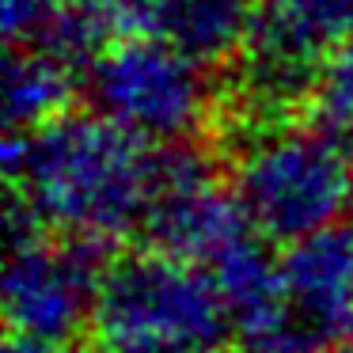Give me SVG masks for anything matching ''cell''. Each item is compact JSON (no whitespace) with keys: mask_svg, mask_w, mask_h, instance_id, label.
Returning a JSON list of instances; mask_svg holds the SVG:
<instances>
[{"mask_svg":"<svg viewBox=\"0 0 353 353\" xmlns=\"http://www.w3.org/2000/svg\"><path fill=\"white\" fill-rule=\"evenodd\" d=\"M152 148L99 114H77L4 137L12 201L50 236L114 239L141 232L152 194Z\"/></svg>","mask_w":353,"mask_h":353,"instance_id":"1","label":"cell"},{"mask_svg":"<svg viewBox=\"0 0 353 353\" xmlns=\"http://www.w3.org/2000/svg\"><path fill=\"white\" fill-rule=\"evenodd\" d=\"M259 19V0H171L156 39L175 46L198 69H236Z\"/></svg>","mask_w":353,"mask_h":353,"instance_id":"9","label":"cell"},{"mask_svg":"<svg viewBox=\"0 0 353 353\" xmlns=\"http://www.w3.org/2000/svg\"><path fill=\"white\" fill-rule=\"evenodd\" d=\"M251 232L205 145L179 141L152 148V194L141 224L148 251L209 266Z\"/></svg>","mask_w":353,"mask_h":353,"instance_id":"6","label":"cell"},{"mask_svg":"<svg viewBox=\"0 0 353 353\" xmlns=\"http://www.w3.org/2000/svg\"><path fill=\"white\" fill-rule=\"evenodd\" d=\"M46 4H72V0H46Z\"/></svg>","mask_w":353,"mask_h":353,"instance_id":"15","label":"cell"},{"mask_svg":"<svg viewBox=\"0 0 353 353\" xmlns=\"http://www.w3.org/2000/svg\"><path fill=\"white\" fill-rule=\"evenodd\" d=\"M281 277L307 350L353 342V216L285 247Z\"/></svg>","mask_w":353,"mask_h":353,"instance_id":"7","label":"cell"},{"mask_svg":"<svg viewBox=\"0 0 353 353\" xmlns=\"http://www.w3.org/2000/svg\"><path fill=\"white\" fill-rule=\"evenodd\" d=\"M330 353H353V342H345V345H338V350H330Z\"/></svg>","mask_w":353,"mask_h":353,"instance_id":"14","label":"cell"},{"mask_svg":"<svg viewBox=\"0 0 353 353\" xmlns=\"http://www.w3.org/2000/svg\"><path fill=\"white\" fill-rule=\"evenodd\" d=\"M110 247L95 239L31 236L12 243L4 274V323L8 334L46 345L92 342L95 300L110 266Z\"/></svg>","mask_w":353,"mask_h":353,"instance_id":"5","label":"cell"},{"mask_svg":"<svg viewBox=\"0 0 353 353\" xmlns=\"http://www.w3.org/2000/svg\"><path fill=\"white\" fill-rule=\"evenodd\" d=\"M92 342L99 353H228L236 334L205 266L141 247L110 259Z\"/></svg>","mask_w":353,"mask_h":353,"instance_id":"2","label":"cell"},{"mask_svg":"<svg viewBox=\"0 0 353 353\" xmlns=\"http://www.w3.org/2000/svg\"><path fill=\"white\" fill-rule=\"evenodd\" d=\"M4 353H80V350H72V345H46V342H31V338L8 334Z\"/></svg>","mask_w":353,"mask_h":353,"instance_id":"13","label":"cell"},{"mask_svg":"<svg viewBox=\"0 0 353 353\" xmlns=\"http://www.w3.org/2000/svg\"><path fill=\"white\" fill-rule=\"evenodd\" d=\"M232 194L266 243L292 247L353 216V160L319 130H270L236 156Z\"/></svg>","mask_w":353,"mask_h":353,"instance_id":"3","label":"cell"},{"mask_svg":"<svg viewBox=\"0 0 353 353\" xmlns=\"http://www.w3.org/2000/svg\"><path fill=\"white\" fill-rule=\"evenodd\" d=\"M92 114L114 122L145 145L194 141L213 110V84L205 69L183 57L156 34H130L110 42L88 69Z\"/></svg>","mask_w":353,"mask_h":353,"instance_id":"4","label":"cell"},{"mask_svg":"<svg viewBox=\"0 0 353 353\" xmlns=\"http://www.w3.org/2000/svg\"><path fill=\"white\" fill-rule=\"evenodd\" d=\"M353 34V0H259L247 54L327 69L330 54Z\"/></svg>","mask_w":353,"mask_h":353,"instance_id":"8","label":"cell"},{"mask_svg":"<svg viewBox=\"0 0 353 353\" xmlns=\"http://www.w3.org/2000/svg\"><path fill=\"white\" fill-rule=\"evenodd\" d=\"M95 4H99V12L110 19L114 31L152 34L171 0H95Z\"/></svg>","mask_w":353,"mask_h":353,"instance_id":"12","label":"cell"},{"mask_svg":"<svg viewBox=\"0 0 353 353\" xmlns=\"http://www.w3.org/2000/svg\"><path fill=\"white\" fill-rule=\"evenodd\" d=\"M312 118L315 130L338 145L353 137V34L330 54L323 69L319 92L312 99Z\"/></svg>","mask_w":353,"mask_h":353,"instance_id":"11","label":"cell"},{"mask_svg":"<svg viewBox=\"0 0 353 353\" xmlns=\"http://www.w3.org/2000/svg\"><path fill=\"white\" fill-rule=\"evenodd\" d=\"M77 72L34 50H8L4 65V114L8 133H34L69 114Z\"/></svg>","mask_w":353,"mask_h":353,"instance_id":"10","label":"cell"}]
</instances>
